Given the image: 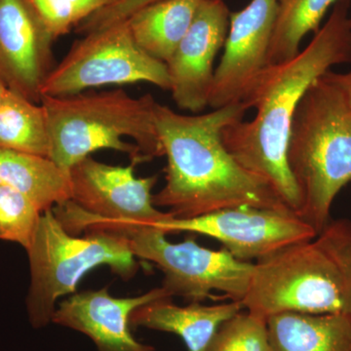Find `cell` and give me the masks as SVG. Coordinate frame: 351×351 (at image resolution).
Listing matches in <instances>:
<instances>
[{
    "label": "cell",
    "mask_w": 351,
    "mask_h": 351,
    "mask_svg": "<svg viewBox=\"0 0 351 351\" xmlns=\"http://www.w3.org/2000/svg\"><path fill=\"white\" fill-rule=\"evenodd\" d=\"M351 63L350 0H339L327 22L297 56L269 64L242 101L255 108L250 121L234 122L221 134L226 149L251 174L269 184L299 216L301 197L287 163L295 110L307 89L332 66Z\"/></svg>",
    "instance_id": "6da1fadb"
},
{
    "label": "cell",
    "mask_w": 351,
    "mask_h": 351,
    "mask_svg": "<svg viewBox=\"0 0 351 351\" xmlns=\"http://www.w3.org/2000/svg\"><path fill=\"white\" fill-rule=\"evenodd\" d=\"M247 110L241 101L205 114L182 115L156 104L157 133L168 163L165 186L152 197L154 206L166 208L179 219L239 206L289 209L269 184L244 169L223 145V131L243 120Z\"/></svg>",
    "instance_id": "7a4b0ae2"
},
{
    "label": "cell",
    "mask_w": 351,
    "mask_h": 351,
    "mask_svg": "<svg viewBox=\"0 0 351 351\" xmlns=\"http://www.w3.org/2000/svg\"><path fill=\"white\" fill-rule=\"evenodd\" d=\"M49 134V158L64 172L99 149L124 152L131 163L164 156L156 125L157 101L124 90L66 97L43 96Z\"/></svg>",
    "instance_id": "3957f363"
},
{
    "label": "cell",
    "mask_w": 351,
    "mask_h": 351,
    "mask_svg": "<svg viewBox=\"0 0 351 351\" xmlns=\"http://www.w3.org/2000/svg\"><path fill=\"white\" fill-rule=\"evenodd\" d=\"M287 163L301 197L299 217L319 233L330 221L335 198L351 182V110L325 75L295 110Z\"/></svg>",
    "instance_id": "277c9868"
},
{
    "label": "cell",
    "mask_w": 351,
    "mask_h": 351,
    "mask_svg": "<svg viewBox=\"0 0 351 351\" xmlns=\"http://www.w3.org/2000/svg\"><path fill=\"white\" fill-rule=\"evenodd\" d=\"M53 213L71 234L101 230L123 240L136 258L154 263L163 272L162 287L171 297L200 302L218 291L241 302L248 290L254 263L237 260L226 249L205 248L195 239L172 243L156 226L101 218L73 200L57 205Z\"/></svg>",
    "instance_id": "5b68a950"
},
{
    "label": "cell",
    "mask_w": 351,
    "mask_h": 351,
    "mask_svg": "<svg viewBox=\"0 0 351 351\" xmlns=\"http://www.w3.org/2000/svg\"><path fill=\"white\" fill-rule=\"evenodd\" d=\"M85 234H71L52 210L41 216L27 250L31 267L27 308L29 322L36 329L52 322L58 300L75 293L90 270L108 265L126 280L137 271L136 257L123 240L101 230Z\"/></svg>",
    "instance_id": "8992f818"
},
{
    "label": "cell",
    "mask_w": 351,
    "mask_h": 351,
    "mask_svg": "<svg viewBox=\"0 0 351 351\" xmlns=\"http://www.w3.org/2000/svg\"><path fill=\"white\" fill-rule=\"evenodd\" d=\"M241 304L245 311L265 319L288 313L348 314L338 269L315 239L254 263Z\"/></svg>",
    "instance_id": "52a82bcc"
},
{
    "label": "cell",
    "mask_w": 351,
    "mask_h": 351,
    "mask_svg": "<svg viewBox=\"0 0 351 351\" xmlns=\"http://www.w3.org/2000/svg\"><path fill=\"white\" fill-rule=\"evenodd\" d=\"M137 82L170 90L167 66L138 47L124 20L76 40L51 71L41 95L71 96L90 88Z\"/></svg>",
    "instance_id": "ba28073f"
},
{
    "label": "cell",
    "mask_w": 351,
    "mask_h": 351,
    "mask_svg": "<svg viewBox=\"0 0 351 351\" xmlns=\"http://www.w3.org/2000/svg\"><path fill=\"white\" fill-rule=\"evenodd\" d=\"M164 232H191L218 240L237 260H262L292 245L311 241L315 230L289 209L239 206L196 218H170L154 225Z\"/></svg>",
    "instance_id": "9c48e42d"
},
{
    "label": "cell",
    "mask_w": 351,
    "mask_h": 351,
    "mask_svg": "<svg viewBox=\"0 0 351 351\" xmlns=\"http://www.w3.org/2000/svg\"><path fill=\"white\" fill-rule=\"evenodd\" d=\"M278 0H251L230 12L225 51L215 69L209 107L241 103L258 75L269 66V51Z\"/></svg>",
    "instance_id": "30bf717a"
},
{
    "label": "cell",
    "mask_w": 351,
    "mask_h": 351,
    "mask_svg": "<svg viewBox=\"0 0 351 351\" xmlns=\"http://www.w3.org/2000/svg\"><path fill=\"white\" fill-rule=\"evenodd\" d=\"M134 167L86 157L69 171L71 200L88 213L114 221L154 225L173 217L158 211L152 201L158 177L137 178Z\"/></svg>",
    "instance_id": "8fae6325"
},
{
    "label": "cell",
    "mask_w": 351,
    "mask_h": 351,
    "mask_svg": "<svg viewBox=\"0 0 351 351\" xmlns=\"http://www.w3.org/2000/svg\"><path fill=\"white\" fill-rule=\"evenodd\" d=\"M54 41L31 0H0V77L9 90L41 103Z\"/></svg>",
    "instance_id": "7c38bea8"
},
{
    "label": "cell",
    "mask_w": 351,
    "mask_h": 351,
    "mask_svg": "<svg viewBox=\"0 0 351 351\" xmlns=\"http://www.w3.org/2000/svg\"><path fill=\"white\" fill-rule=\"evenodd\" d=\"M230 17L223 0H201L193 24L166 63L178 108L198 113L209 106L215 59L225 45Z\"/></svg>",
    "instance_id": "4fadbf2b"
},
{
    "label": "cell",
    "mask_w": 351,
    "mask_h": 351,
    "mask_svg": "<svg viewBox=\"0 0 351 351\" xmlns=\"http://www.w3.org/2000/svg\"><path fill=\"white\" fill-rule=\"evenodd\" d=\"M172 298L161 286L134 298H115L108 289L75 294L56 307L52 322L86 335L98 351H154L132 336V313L156 300Z\"/></svg>",
    "instance_id": "5bb4252c"
},
{
    "label": "cell",
    "mask_w": 351,
    "mask_h": 351,
    "mask_svg": "<svg viewBox=\"0 0 351 351\" xmlns=\"http://www.w3.org/2000/svg\"><path fill=\"white\" fill-rule=\"evenodd\" d=\"M242 311L244 307L240 302L215 306L193 302L179 306L171 302V298H165L136 309L130 324L178 335L189 351H207L219 328Z\"/></svg>",
    "instance_id": "9a60e30c"
},
{
    "label": "cell",
    "mask_w": 351,
    "mask_h": 351,
    "mask_svg": "<svg viewBox=\"0 0 351 351\" xmlns=\"http://www.w3.org/2000/svg\"><path fill=\"white\" fill-rule=\"evenodd\" d=\"M272 351H351L346 313H281L267 318Z\"/></svg>",
    "instance_id": "2e32d148"
},
{
    "label": "cell",
    "mask_w": 351,
    "mask_h": 351,
    "mask_svg": "<svg viewBox=\"0 0 351 351\" xmlns=\"http://www.w3.org/2000/svg\"><path fill=\"white\" fill-rule=\"evenodd\" d=\"M0 186L29 198L43 213L71 200L69 173L45 156L0 149Z\"/></svg>",
    "instance_id": "e0dca14e"
},
{
    "label": "cell",
    "mask_w": 351,
    "mask_h": 351,
    "mask_svg": "<svg viewBox=\"0 0 351 351\" xmlns=\"http://www.w3.org/2000/svg\"><path fill=\"white\" fill-rule=\"evenodd\" d=\"M201 0H159L128 21L133 38L147 55L167 63L193 24Z\"/></svg>",
    "instance_id": "ac0fdd59"
},
{
    "label": "cell",
    "mask_w": 351,
    "mask_h": 351,
    "mask_svg": "<svg viewBox=\"0 0 351 351\" xmlns=\"http://www.w3.org/2000/svg\"><path fill=\"white\" fill-rule=\"evenodd\" d=\"M0 149L49 156V134L41 104L8 89L0 106Z\"/></svg>",
    "instance_id": "d6986e66"
},
{
    "label": "cell",
    "mask_w": 351,
    "mask_h": 351,
    "mask_svg": "<svg viewBox=\"0 0 351 351\" xmlns=\"http://www.w3.org/2000/svg\"><path fill=\"white\" fill-rule=\"evenodd\" d=\"M339 0H278L269 51V66L290 61L302 40L316 34L328 10Z\"/></svg>",
    "instance_id": "ffe728a7"
},
{
    "label": "cell",
    "mask_w": 351,
    "mask_h": 351,
    "mask_svg": "<svg viewBox=\"0 0 351 351\" xmlns=\"http://www.w3.org/2000/svg\"><path fill=\"white\" fill-rule=\"evenodd\" d=\"M43 212L29 198L0 186V240L31 247Z\"/></svg>",
    "instance_id": "44dd1931"
},
{
    "label": "cell",
    "mask_w": 351,
    "mask_h": 351,
    "mask_svg": "<svg viewBox=\"0 0 351 351\" xmlns=\"http://www.w3.org/2000/svg\"><path fill=\"white\" fill-rule=\"evenodd\" d=\"M207 351H272L267 319L244 309L219 328Z\"/></svg>",
    "instance_id": "7402d4cb"
},
{
    "label": "cell",
    "mask_w": 351,
    "mask_h": 351,
    "mask_svg": "<svg viewBox=\"0 0 351 351\" xmlns=\"http://www.w3.org/2000/svg\"><path fill=\"white\" fill-rule=\"evenodd\" d=\"M115 0H31L44 25L55 39L112 4Z\"/></svg>",
    "instance_id": "603a6c76"
},
{
    "label": "cell",
    "mask_w": 351,
    "mask_h": 351,
    "mask_svg": "<svg viewBox=\"0 0 351 351\" xmlns=\"http://www.w3.org/2000/svg\"><path fill=\"white\" fill-rule=\"evenodd\" d=\"M315 241L338 269L345 290L348 314L351 317V219L330 221Z\"/></svg>",
    "instance_id": "cb8c5ba5"
},
{
    "label": "cell",
    "mask_w": 351,
    "mask_h": 351,
    "mask_svg": "<svg viewBox=\"0 0 351 351\" xmlns=\"http://www.w3.org/2000/svg\"><path fill=\"white\" fill-rule=\"evenodd\" d=\"M159 0H115L112 4L101 9L76 27V32L82 34L100 31L108 25L128 19L138 9Z\"/></svg>",
    "instance_id": "d4e9b609"
},
{
    "label": "cell",
    "mask_w": 351,
    "mask_h": 351,
    "mask_svg": "<svg viewBox=\"0 0 351 351\" xmlns=\"http://www.w3.org/2000/svg\"><path fill=\"white\" fill-rule=\"evenodd\" d=\"M328 80L337 85L345 95L346 100L348 101L351 110V71L346 73H335L329 71L325 73Z\"/></svg>",
    "instance_id": "484cf974"
},
{
    "label": "cell",
    "mask_w": 351,
    "mask_h": 351,
    "mask_svg": "<svg viewBox=\"0 0 351 351\" xmlns=\"http://www.w3.org/2000/svg\"><path fill=\"white\" fill-rule=\"evenodd\" d=\"M8 87L6 86L5 82L0 77V106L2 105L4 98H5Z\"/></svg>",
    "instance_id": "4316f807"
},
{
    "label": "cell",
    "mask_w": 351,
    "mask_h": 351,
    "mask_svg": "<svg viewBox=\"0 0 351 351\" xmlns=\"http://www.w3.org/2000/svg\"><path fill=\"white\" fill-rule=\"evenodd\" d=\"M350 16H351V0H350Z\"/></svg>",
    "instance_id": "83f0119b"
},
{
    "label": "cell",
    "mask_w": 351,
    "mask_h": 351,
    "mask_svg": "<svg viewBox=\"0 0 351 351\" xmlns=\"http://www.w3.org/2000/svg\"><path fill=\"white\" fill-rule=\"evenodd\" d=\"M154 351H156V350H154Z\"/></svg>",
    "instance_id": "f1b7e54d"
}]
</instances>
